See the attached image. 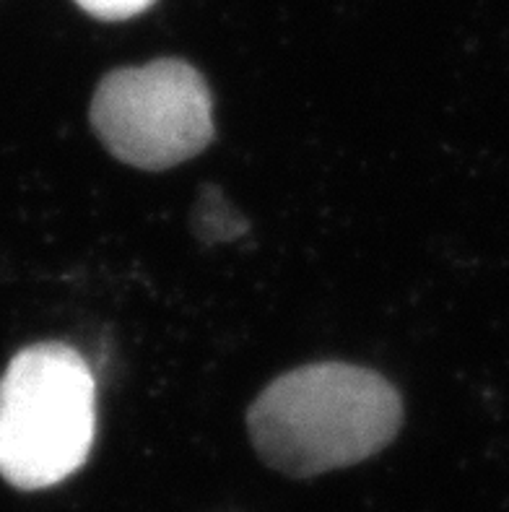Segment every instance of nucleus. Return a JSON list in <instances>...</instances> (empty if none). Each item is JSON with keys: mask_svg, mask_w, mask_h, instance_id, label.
<instances>
[{"mask_svg": "<svg viewBox=\"0 0 509 512\" xmlns=\"http://www.w3.org/2000/svg\"><path fill=\"white\" fill-rule=\"evenodd\" d=\"M400 424L398 390L377 372L346 362L286 372L247 411L255 453L291 479L367 461L395 440Z\"/></svg>", "mask_w": 509, "mask_h": 512, "instance_id": "f257e3e1", "label": "nucleus"}, {"mask_svg": "<svg viewBox=\"0 0 509 512\" xmlns=\"http://www.w3.org/2000/svg\"><path fill=\"white\" fill-rule=\"evenodd\" d=\"M97 385L65 344L21 349L0 380V476L16 489L55 487L89 461Z\"/></svg>", "mask_w": 509, "mask_h": 512, "instance_id": "f03ea898", "label": "nucleus"}, {"mask_svg": "<svg viewBox=\"0 0 509 512\" xmlns=\"http://www.w3.org/2000/svg\"><path fill=\"white\" fill-rule=\"evenodd\" d=\"M89 120L120 162L162 172L211 143L213 99L193 65L164 58L107 73L94 91Z\"/></svg>", "mask_w": 509, "mask_h": 512, "instance_id": "7ed1b4c3", "label": "nucleus"}, {"mask_svg": "<svg viewBox=\"0 0 509 512\" xmlns=\"http://www.w3.org/2000/svg\"><path fill=\"white\" fill-rule=\"evenodd\" d=\"M76 3L84 8L86 13L97 16V19L120 21L130 19V16H138V13L146 11L154 0H76Z\"/></svg>", "mask_w": 509, "mask_h": 512, "instance_id": "20e7f679", "label": "nucleus"}]
</instances>
